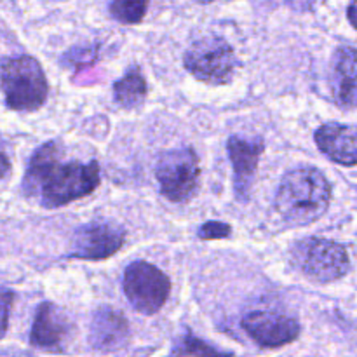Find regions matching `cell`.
<instances>
[{"instance_id": "obj_12", "label": "cell", "mask_w": 357, "mask_h": 357, "mask_svg": "<svg viewBox=\"0 0 357 357\" xmlns=\"http://www.w3.org/2000/svg\"><path fill=\"white\" fill-rule=\"evenodd\" d=\"M129 324L124 314L112 307H100L93 314L89 330L91 347L100 352H114L129 342Z\"/></svg>"}, {"instance_id": "obj_18", "label": "cell", "mask_w": 357, "mask_h": 357, "mask_svg": "<svg viewBox=\"0 0 357 357\" xmlns=\"http://www.w3.org/2000/svg\"><path fill=\"white\" fill-rule=\"evenodd\" d=\"M218 349L215 347H209V345H206L204 342L197 340V338H194L192 335H187V337L183 338V340L180 342V344L176 345V347L173 349V354H218Z\"/></svg>"}, {"instance_id": "obj_7", "label": "cell", "mask_w": 357, "mask_h": 357, "mask_svg": "<svg viewBox=\"0 0 357 357\" xmlns=\"http://www.w3.org/2000/svg\"><path fill=\"white\" fill-rule=\"evenodd\" d=\"M122 288L128 302L136 312L153 316L171 295V281L160 268L149 261H132L122 278Z\"/></svg>"}, {"instance_id": "obj_10", "label": "cell", "mask_w": 357, "mask_h": 357, "mask_svg": "<svg viewBox=\"0 0 357 357\" xmlns=\"http://www.w3.org/2000/svg\"><path fill=\"white\" fill-rule=\"evenodd\" d=\"M264 149V139L258 136L257 138H244V136L236 135L230 136L227 142V152H229L234 171V190L241 202H246L250 199Z\"/></svg>"}, {"instance_id": "obj_15", "label": "cell", "mask_w": 357, "mask_h": 357, "mask_svg": "<svg viewBox=\"0 0 357 357\" xmlns=\"http://www.w3.org/2000/svg\"><path fill=\"white\" fill-rule=\"evenodd\" d=\"M149 87H146V80L143 77L142 70L138 66H132L124 73L122 79H119L114 84V100L119 107L131 108L139 107L145 101Z\"/></svg>"}, {"instance_id": "obj_16", "label": "cell", "mask_w": 357, "mask_h": 357, "mask_svg": "<svg viewBox=\"0 0 357 357\" xmlns=\"http://www.w3.org/2000/svg\"><path fill=\"white\" fill-rule=\"evenodd\" d=\"M150 0H112L110 14L115 21L136 24L145 17Z\"/></svg>"}, {"instance_id": "obj_21", "label": "cell", "mask_w": 357, "mask_h": 357, "mask_svg": "<svg viewBox=\"0 0 357 357\" xmlns=\"http://www.w3.org/2000/svg\"><path fill=\"white\" fill-rule=\"evenodd\" d=\"M349 20H351V24L354 26L356 21H354V0L351 2V6H349Z\"/></svg>"}, {"instance_id": "obj_1", "label": "cell", "mask_w": 357, "mask_h": 357, "mask_svg": "<svg viewBox=\"0 0 357 357\" xmlns=\"http://www.w3.org/2000/svg\"><path fill=\"white\" fill-rule=\"evenodd\" d=\"M100 185L96 160H61V149L54 142L38 146L28 162L23 192L28 201L45 209L61 208L87 197Z\"/></svg>"}, {"instance_id": "obj_13", "label": "cell", "mask_w": 357, "mask_h": 357, "mask_svg": "<svg viewBox=\"0 0 357 357\" xmlns=\"http://www.w3.org/2000/svg\"><path fill=\"white\" fill-rule=\"evenodd\" d=\"M314 142L321 152L340 166L352 167L357 162L354 126L328 122L314 132Z\"/></svg>"}, {"instance_id": "obj_3", "label": "cell", "mask_w": 357, "mask_h": 357, "mask_svg": "<svg viewBox=\"0 0 357 357\" xmlns=\"http://www.w3.org/2000/svg\"><path fill=\"white\" fill-rule=\"evenodd\" d=\"M0 87L10 110L33 112L45 103L49 82L40 63L26 54L0 61Z\"/></svg>"}, {"instance_id": "obj_11", "label": "cell", "mask_w": 357, "mask_h": 357, "mask_svg": "<svg viewBox=\"0 0 357 357\" xmlns=\"http://www.w3.org/2000/svg\"><path fill=\"white\" fill-rule=\"evenodd\" d=\"M70 333L68 317L58 305L44 302L38 305L30 331V345L40 351H63L66 337Z\"/></svg>"}, {"instance_id": "obj_2", "label": "cell", "mask_w": 357, "mask_h": 357, "mask_svg": "<svg viewBox=\"0 0 357 357\" xmlns=\"http://www.w3.org/2000/svg\"><path fill=\"white\" fill-rule=\"evenodd\" d=\"M331 202V183L316 167L288 171L275 194V211L288 225L305 227L317 222Z\"/></svg>"}, {"instance_id": "obj_20", "label": "cell", "mask_w": 357, "mask_h": 357, "mask_svg": "<svg viewBox=\"0 0 357 357\" xmlns=\"http://www.w3.org/2000/svg\"><path fill=\"white\" fill-rule=\"evenodd\" d=\"M9 171H10L9 159H7L6 153H3L2 150H0V180H2V178L6 176L7 173H9Z\"/></svg>"}, {"instance_id": "obj_6", "label": "cell", "mask_w": 357, "mask_h": 357, "mask_svg": "<svg viewBox=\"0 0 357 357\" xmlns=\"http://www.w3.org/2000/svg\"><path fill=\"white\" fill-rule=\"evenodd\" d=\"M155 178L160 194L169 202L190 201L199 188L201 164L194 149H176L164 152L155 166Z\"/></svg>"}, {"instance_id": "obj_9", "label": "cell", "mask_w": 357, "mask_h": 357, "mask_svg": "<svg viewBox=\"0 0 357 357\" xmlns=\"http://www.w3.org/2000/svg\"><path fill=\"white\" fill-rule=\"evenodd\" d=\"M243 328L251 340L267 349L291 344L302 331L298 321L272 310H253L246 314L243 317Z\"/></svg>"}, {"instance_id": "obj_22", "label": "cell", "mask_w": 357, "mask_h": 357, "mask_svg": "<svg viewBox=\"0 0 357 357\" xmlns=\"http://www.w3.org/2000/svg\"><path fill=\"white\" fill-rule=\"evenodd\" d=\"M194 2H199V3H211V2H215V0H194Z\"/></svg>"}, {"instance_id": "obj_4", "label": "cell", "mask_w": 357, "mask_h": 357, "mask_svg": "<svg viewBox=\"0 0 357 357\" xmlns=\"http://www.w3.org/2000/svg\"><path fill=\"white\" fill-rule=\"evenodd\" d=\"M291 261L296 271L319 284L338 281L351 271L347 248L337 241L323 237H305L296 241L291 250Z\"/></svg>"}, {"instance_id": "obj_17", "label": "cell", "mask_w": 357, "mask_h": 357, "mask_svg": "<svg viewBox=\"0 0 357 357\" xmlns=\"http://www.w3.org/2000/svg\"><path fill=\"white\" fill-rule=\"evenodd\" d=\"M232 234V227L229 223L218 222V220H209V222L202 223L199 227V239L202 241H218V239H227Z\"/></svg>"}, {"instance_id": "obj_19", "label": "cell", "mask_w": 357, "mask_h": 357, "mask_svg": "<svg viewBox=\"0 0 357 357\" xmlns=\"http://www.w3.org/2000/svg\"><path fill=\"white\" fill-rule=\"evenodd\" d=\"M14 293L10 289L0 288V338L6 335L7 326H9V314L13 307Z\"/></svg>"}, {"instance_id": "obj_5", "label": "cell", "mask_w": 357, "mask_h": 357, "mask_svg": "<svg viewBox=\"0 0 357 357\" xmlns=\"http://www.w3.org/2000/svg\"><path fill=\"white\" fill-rule=\"evenodd\" d=\"M183 65L192 77L206 84H227L236 75L239 61L234 47L222 37H202L187 49Z\"/></svg>"}, {"instance_id": "obj_14", "label": "cell", "mask_w": 357, "mask_h": 357, "mask_svg": "<svg viewBox=\"0 0 357 357\" xmlns=\"http://www.w3.org/2000/svg\"><path fill=\"white\" fill-rule=\"evenodd\" d=\"M357 59L354 45H342L337 49L333 58V89L335 101L344 110H352L356 107V79Z\"/></svg>"}, {"instance_id": "obj_8", "label": "cell", "mask_w": 357, "mask_h": 357, "mask_svg": "<svg viewBox=\"0 0 357 357\" xmlns=\"http://www.w3.org/2000/svg\"><path fill=\"white\" fill-rule=\"evenodd\" d=\"M126 243V232L117 225L93 222L79 227L72 237L68 258L77 260H107Z\"/></svg>"}]
</instances>
